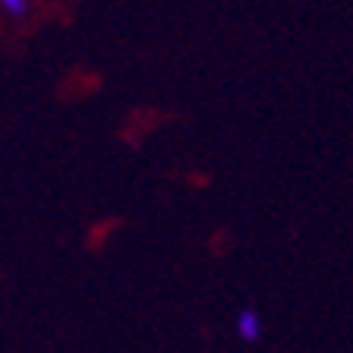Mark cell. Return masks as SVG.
I'll use <instances>...</instances> for the list:
<instances>
[{
  "label": "cell",
  "mask_w": 353,
  "mask_h": 353,
  "mask_svg": "<svg viewBox=\"0 0 353 353\" xmlns=\"http://www.w3.org/2000/svg\"><path fill=\"white\" fill-rule=\"evenodd\" d=\"M262 316H259L256 309H243L240 316H236V334H240V341H246V344H256L259 338H262Z\"/></svg>",
  "instance_id": "6da1fadb"
},
{
  "label": "cell",
  "mask_w": 353,
  "mask_h": 353,
  "mask_svg": "<svg viewBox=\"0 0 353 353\" xmlns=\"http://www.w3.org/2000/svg\"><path fill=\"white\" fill-rule=\"evenodd\" d=\"M0 10L10 16H26L29 13V0H0Z\"/></svg>",
  "instance_id": "7a4b0ae2"
}]
</instances>
